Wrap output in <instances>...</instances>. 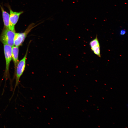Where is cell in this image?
I'll list each match as a JSON object with an SVG mask.
<instances>
[{
	"mask_svg": "<svg viewBox=\"0 0 128 128\" xmlns=\"http://www.w3.org/2000/svg\"><path fill=\"white\" fill-rule=\"evenodd\" d=\"M30 42V41L29 42L28 44L25 55L23 58L19 61L17 65L15 70L14 71V77L15 78L16 82L13 96L14 95L17 86H18L20 79L25 69L26 61Z\"/></svg>",
	"mask_w": 128,
	"mask_h": 128,
	"instance_id": "cell-1",
	"label": "cell"
},
{
	"mask_svg": "<svg viewBox=\"0 0 128 128\" xmlns=\"http://www.w3.org/2000/svg\"><path fill=\"white\" fill-rule=\"evenodd\" d=\"M15 33V30L4 27L0 36V41L3 44H7L12 47L14 46Z\"/></svg>",
	"mask_w": 128,
	"mask_h": 128,
	"instance_id": "cell-2",
	"label": "cell"
},
{
	"mask_svg": "<svg viewBox=\"0 0 128 128\" xmlns=\"http://www.w3.org/2000/svg\"><path fill=\"white\" fill-rule=\"evenodd\" d=\"M42 23V22L36 25L35 23H32L28 26L23 32L16 33L14 38V45L18 47L21 45L32 29Z\"/></svg>",
	"mask_w": 128,
	"mask_h": 128,
	"instance_id": "cell-3",
	"label": "cell"
},
{
	"mask_svg": "<svg viewBox=\"0 0 128 128\" xmlns=\"http://www.w3.org/2000/svg\"><path fill=\"white\" fill-rule=\"evenodd\" d=\"M5 61V68L4 77L6 80L9 78V67L12 60V47L7 44H3Z\"/></svg>",
	"mask_w": 128,
	"mask_h": 128,
	"instance_id": "cell-4",
	"label": "cell"
},
{
	"mask_svg": "<svg viewBox=\"0 0 128 128\" xmlns=\"http://www.w3.org/2000/svg\"><path fill=\"white\" fill-rule=\"evenodd\" d=\"M7 7L9 11L10 27L9 28L13 30H15V26L20 16L23 12V11L19 12L13 11L10 6L8 5Z\"/></svg>",
	"mask_w": 128,
	"mask_h": 128,
	"instance_id": "cell-5",
	"label": "cell"
},
{
	"mask_svg": "<svg viewBox=\"0 0 128 128\" xmlns=\"http://www.w3.org/2000/svg\"><path fill=\"white\" fill-rule=\"evenodd\" d=\"M19 51L18 46H14L12 47V59L14 64V71L15 70L17 65L19 61Z\"/></svg>",
	"mask_w": 128,
	"mask_h": 128,
	"instance_id": "cell-6",
	"label": "cell"
},
{
	"mask_svg": "<svg viewBox=\"0 0 128 128\" xmlns=\"http://www.w3.org/2000/svg\"><path fill=\"white\" fill-rule=\"evenodd\" d=\"M1 9L4 28H9L10 27L9 14L5 11L3 7L0 4Z\"/></svg>",
	"mask_w": 128,
	"mask_h": 128,
	"instance_id": "cell-7",
	"label": "cell"
},
{
	"mask_svg": "<svg viewBox=\"0 0 128 128\" xmlns=\"http://www.w3.org/2000/svg\"><path fill=\"white\" fill-rule=\"evenodd\" d=\"M89 44L91 48L100 46L97 35L95 39L91 41Z\"/></svg>",
	"mask_w": 128,
	"mask_h": 128,
	"instance_id": "cell-8",
	"label": "cell"
},
{
	"mask_svg": "<svg viewBox=\"0 0 128 128\" xmlns=\"http://www.w3.org/2000/svg\"><path fill=\"white\" fill-rule=\"evenodd\" d=\"M91 49L95 54L99 57H101L100 46L91 48Z\"/></svg>",
	"mask_w": 128,
	"mask_h": 128,
	"instance_id": "cell-9",
	"label": "cell"
},
{
	"mask_svg": "<svg viewBox=\"0 0 128 128\" xmlns=\"http://www.w3.org/2000/svg\"><path fill=\"white\" fill-rule=\"evenodd\" d=\"M126 32V31L125 30L122 29L121 30L120 32V34L121 35H124Z\"/></svg>",
	"mask_w": 128,
	"mask_h": 128,
	"instance_id": "cell-10",
	"label": "cell"
}]
</instances>
